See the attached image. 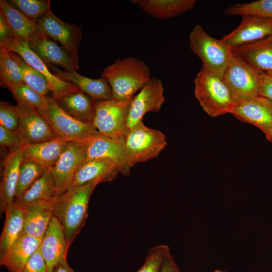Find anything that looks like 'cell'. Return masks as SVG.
Listing matches in <instances>:
<instances>
[{
    "label": "cell",
    "mask_w": 272,
    "mask_h": 272,
    "mask_svg": "<svg viewBox=\"0 0 272 272\" xmlns=\"http://www.w3.org/2000/svg\"><path fill=\"white\" fill-rule=\"evenodd\" d=\"M99 182L94 181L68 189L53 200V216L62 228L70 247L84 226L90 198Z\"/></svg>",
    "instance_id": "6da1fadb"
},
{
    "label": "cell",
    "mask_w": 272,
    "mask_h": 272,
    "mask_svg": "<svg viewBox=\"0 0 272 272\" xmlns=\"http://www.w3.org/2000/svg\"><path fill=\"white\" fill-rule=\"evenodd\" d=\"M101 75L111 89V99L118 101L131 99L151 79L149 66L129 56L117 59L104 68Z\"/></svg>",
    "instance_id": "7a4b0ae2"
},
{
    "label": "cell",
    "mask_w": 272,
    "mask_h": 272,
    "mask_svg": "<svg viewBox=\"0 0 272 272\" xmlns=\"http://www.w3.org/2000/svg\"><path fill=\"white\" fill-rule=\"evenodd\" d=\"M194 96L203 110L212 117L231 113L235 104L223 78L203 66L194 79Z\"/></svg>",
    "instance_id": "3957f363"
},
{
    "label": "cell",
    "mask_w": 272,
    "mask_h": 272,
    "mask_svg": "<svg viewBox=\"0 0 272 272\" xmlns=\"http://www.w3.org/2000/svg\"><path fill=\"white\" fill-rule=\"evenodd\" d=\"M188 40L189 48L201 60L202 66L223 78L233 56L232 48L222 38L217 39L210 36L199 25L193 27Z\"/></svg>",
    "instance_id": "277c9868"
},
{
    "label": "cell",
    "mask_w": 272,
    "mask_h": 272,
    "mask_svg": "<svg viewBox=\"0 0 272 272\" xmlns=\"http://www.w3.org/2000/svg\"><path fill=\"white\" fill-rule=\"evenodd\" d=\"M45 108L37 110L56 137L66 142H87L100 133L92 124L82 122L65 112L52 96H46Z\"/></svg>",
    "instance_id": "5b68a950"
},
{
    "label": "cell",
    "mask_w": 272,
    "mask_h": 272,
    "mask_svg": "<svg viewBox=\"0 0 272 272\" xmlns=\"http://www.w3.org/2000/svg\"><path fill=\"white\" fill-rule=\"evenodd\" d=\"M123 141L133 167L156 158L167 145L164 133L147 126L143 122L128 129L123 137Z\"/></svg>",
    "instance_id": "8992f818"
},
{
    "label": "cell",
    "mask_w": 272,
    "mask_h": 272,
    "mask_svg": "<svg viewBox=\"0 0 272 272\" xmlns=\"http://www.w3.org/2000/svg\"><path fill=\"white\" fill-rule=\"evenodd\" d=\"M132 98L126 100L110 99L96 101L92 124L100 134L114 139L123 138L126 131L128 111Z\"/></svg>",
    "instance_id": "52a82bcc"
},
{
    "label": "cell",
    "mask_w": 272,
    "mask_h": 272,
    "mask_svg": "<svg viewBox=\"0 0 272 272\" xmlns=\"http://www.w3.org/2000/svg\"><path fill=\"white\" fill-rule=\"evenodd\" d=\"M262 73L233 55L223 75L235 102L260 95Z\"/></svg>",
    "instance_id": "ba28073f"
},
{
    "label": "cell",
    "mask_w": 272,
    "mask_h": 272,
    "mask_svg": "<svg viewBox=\"0 0 272 272\" xmlns=\"http://www.w3.org/2000/svg\"><path fill=\"white\" fill-rule=\"evenodd\" d=\"M33 21L37 31L59 43L79 67L78 48L82 38L80 27L61 21L51 11Z\"/></svg>",
    "instance_id": "9c48e42d"
},
{
    "label": "cell",
    "mask_w": 272,
    "mask_h": 272,
    "mask_svg": "<svg viewBox=\"0 0 272 272\" xmlns=\"http://www.w3.org/2000/svg\"><path fill=\"white\" fill-rule=\"evenodd\" d=\"M0 48H4L17 54L28 64L41 73L48 83L52 97L57 102L67 94L79 90L75 85L61 80L52 73L47 64L24 40L14 38L4 47Z\"/></svg>",
    "instance_id": "30bf717a"
},
{
    "label": "cell",
    "mask_w": 272,
    "mask_h": 272,
    "mask_svg": "<svg viewBox=\"0 0 272 272\" xmlns=\"http://www.w3.org/2000/svg\"><path fill=\"white\" fill-rule=\"evenodd\" d=\"M164 102V88L161 81L157 78H151L131 101L126 131L143 122L144 116L147 113L160 111Z\"/></svg>",
    "instance_id": "8fae6325"
},
{
    "label": "cell",
    "mask_w": 272,
    "mask_h": 272,
    "mask_svg": "<svg viewBox=\"0 0 272 272\" xmlns=\"http://www.w3.org/2000/svg\"><path fill=\"white\" fill-rule=\"evenodd\" d=\"M19 116L17 132L23 145L42 143L57 138L47 120L31 106L17 104Z\"/></svg>",
    "instance_id": "7c38bea8"
},
{
    "label": "cell",
    "mask_w": 272,
    "mask_h": 272,
    "mask_svg": "<svg viewBox=\"0 0 272 272\" xmlns=\"http://www.w3.org/2000/svg\"><path fill=\"white\" fill-rule=\"evenodd\" d=\"M87 142L67 143L66 148L59 159L50 169L55 180V197L62 194L69 189L77 169L86 160Z\"/></svg>",
    "instance_id": "4fadbf2b"
},
{
    "label": "cell",
    "mask_w": 272,
    "mask_h": 272,
    "mask_svg": "<svg viewBox=\"0 0 272 272\" xmlns=\"http://www.w3.org/2000/svg\"><path fill=\"white\" fill-rule=\"evenodd\" d=\"M102 158L113 162L120 173L127 176L133 167L126 152L123 138L114 139L99 134L87 143L86 160Z\"/></svg>",
    "instance_id": "5bb4252c"
},
{
    "label": "cell",
    "mask_w": 272,
    "mask_h": 272,
    "mask_svg": "<svg viewBox=\"0 0 272 272\" xmlns=\"http://www.w3.org/2000/svg\"><path fill=\"white\" fill-rule=\"evenodd\" d=\"M241 121L251 124L265 134L272 127V101L261 95L235 102L231 112Z\"/></svg>",
    "instance_id": "9a60e30c"
},
{
    "label": "cell",
    "mask_w": 272,
    "mask_h": 272,
    "mask_svg": "<svg viewBox=\"0 0 272 272\" xmlns=\"http://www.w3.org/2000/svg\"><path fill=\"white\" fill-rule=\"evenodd\" d=\"M272 35V20L255 16H243L239 26L222 40L232 49Z\"/></svg>",
    "instance_id": "2e32d148"
},
{
    "label": "cell",
    "mask_w": 272,
    "mask_h": 272,
    "mask_svg": "<svg viewBox=\"0 0 272 272\" xmlns=\"http://www.w3.org/2000/svg\"><path fill=\"white\" fill-rule=\"evenodd\" d=\"M119 170L112 161L102 158L86 160L79 166L69 188L82 186L92 181L99 183L115 179Z\"/></svg>",
    "instance_id": "e0dca14e"
},
{
    "label": "cell",
    "mask_w": 272,
    "mask_h": 272,
    "mask_svg": "<svg viewBox=\"0 0 272 272\" xmlns=\"http://www.w3.org/2000/svg\"><path fill=\"white\" fill-rule=\"evenodd\" d=\"M23 145L9 152L4 160L0 186V210L5 213L13 205L17 186Z\"/></svg>",
    "instance_id": "ac0fdd59"
},
{
    "label": "cell",
    "mask_w": 272,
    "mask_h": 272,
    "mask_svg": "<svg viewBox=\"0 0 272 272\" xmlns=\"http://www.w3.org/2000/svg\"><path fill=\"white\" fill-rule=\"evenodd\" d=\"M69 248L60 224L53 216L39 247L50 272L55 265L66 258Z\"/></svg>",
    "instance_id": "d6986e66"
},
{
    "label": "cell",
    "mask_w": 272,
    "mask_h": 272,
    "mask_svg": "<svg viewBox=\"0 0 272 272\" xmlns=\"http://www.w3.org/2000/svg\"><path fill=\"white\" fill-rule=\"evenodd\" d=\"M232 49L233 55L256 71L263 73L272 71V35Z\"/></svg>",
    "instance_id": "ffe728a7"
},
{
    "label": "cell",
    "mask_w": 272,
    "mask_h": 272,
    "mask_svg": "<svg viewBox=\"0 0 272 272\" xmlns=\"http://www.w3.org/2000/svg\"><path fill=\"white\" fill-rule=\"evenodd\" d=\"M51 70L58 78L75 85L95 101L112 98L111 89L103 77L94 79L83 76L77 71H62L56 67H51Z\"/></svg>",
    "instance_id": "44dd1931"
},
{
    "label": "cell",
    "mask_w": 272,
    "mask_h": 272,
    "mask_svg": "<svg viewBox=\"0 0 272 272\" xmlns=\"http://www.w3.org/2000/svg\"><path fill=\"white\" fill-rule=\"evenodd\" d=\"M55 195V180L51 170L47 169L21 196L14 199L13 205L25 211L35 204L52 200Z\"/></svg>",
    "instance_id": "7402d4cb"
},
{
    "label": "cell",
    "mask_w": 272,
    "mask_h": 272,
    "mask_svg": "<svg viewBox=\"0 0 272 272\" xmlns=\"http://www.w3.org/2000/svg\"><path fill=\"white\" fill-rule=\"evenodd\" d=\"M0 13L6 21L15 38L22 39L28 44L41 34L34 22L26 17L9 1H0Z\"/></svg>",
    "instance_id": "603a6c76"
},
{
    "label": "cell",
    "mask_w": 272,
    "mask_h": 272,
    "mask_svg": "<svg viewBox=\"0 0 272 272\" xmlns=\"http://www.w3.org/2000/svg\"><path fill=\"white\" fill-rule=\"evenodd\" d=\"M29 44L46 64H55L70 72L79 69L64 48L42 33Z\"/></svg>",
    "instance_id": "cb8c5ba5"
},
{
    "label": "cell",
    "mask_w": 272,
    "mask_h": 272,
    "mask_svg": "<svg viewBox=\"0 0 272 272\" xmlns=\"http://www.w3.org/2000/svg\"><path fill=\"white\" fill-rule=\"evenodd\" d=\"M132 3L150 16L167 19L193 9L196 0H133Z\"/></svg>",
    "instance_id": "d4e9b609"
},
{
    "label": "cell",
    "mask_w": 272,
    "mask_h": 272,
    "mask_svg": "<svg viewBox=\"0 0 272 272\" xmlns=\"http://www.w3.org/2000/svg\"><path fill=\"white\" fill-rule=\"evenodd\" d=\"M66 145L67 143L57 138L42 143L23 145V158L34 161L50 169L56 164Z\"/></svg>",
    "instance_id": "484cf974"
},
{
    "label": "cell",
    "mask_w": 272,
    "mask_h": 272,
    "mask_svg": "<svg viewBox=\"0 0 272 272\" xmlns=\"http://www.w3.org/2000/svg\"><path fill=\"white\" fill-rule=\"evenodd\" d=\"M53 200L39 202L25 211L23 234L42 239L53 217Z\"/></svg>",
    "instance_id": "4316f807"
},
{
    "label": "cell",
    "mask_w": 272,
    "mask_h": 272,
    "mask_svg": "<svg viewBox=\"0 0 272 272\" xmlns=\"http://www.w3.org/2000/svg\"><path fill=\"white\" fill-rule=\"evenodd\" d=\"M41 239L23 234L5 257L1 265L9 272H20L33 254L39 248Z\"/></svg>",
    "instance_id": "83f0119b"
},
{
    "label": "cell",
    "mask_w": 272,
    "mask_h": 272,
    "mask_svg": "<svg viewBox=\"0 0 272 272\" xmlns=\"http://www.w3.org/2000/svg\"><path fill=\"white\" fill-rule=\"evenodd\" d=\"M96 101L79 90L65 95L58 102L60 107L76 119L92 124Z\"/></svg>",
    "instance_id": "f1b7e54d"
},
{
    "label": "cell",
    "mask_w": 272,
    "mask_h": 272,
    "mask_svg": "<svg viewBox=\"0 0 272 272\" xmlns=\"http://www.w3.org/2000/svg\"><path fill=\"white\" fill-rule=\"evenodd\" d=\"M5 213V222L0 238V260L3 259L23 234L25 211L12 205Z\"/></svg>",
    "instance_id": "f546056e"
},
{
    "label": "cell",
    "mask_w": 272,
    "mask_h": 272,
    "mask_svg": "<svg viewBox=\"0 0 272 272\" xmlns=\"http://www.w3.org/2000/svg\"><path fill=\"white\" fill-rule=\"evenodd\" d=\"M0 81L1 85L9 90L24 83L19 65L10 51L4 48H0Z\"/></svg>",
    "instance_id": "4dcf8cb0"
},
{
    "label": "cell",
    "mask_w": 272,
    "mask_h": 272,
    "mask_svg": "<svg viewBox=\"0 0 272 272\" xmlns=\"http://www.w3.org/2000/svg\"><path fill=\"white\" fill-rule=\"evenodd\" d=\"M46 169L34 161L23 158L20 166L15 198L21 196L44 174Z\"/></svg>",
    "instance_id": "1f68e13d"
},
{
    "label": "cell",
    "mask_w": 272,
    "mask_h": 272,
    "mask_svg": "<svg viewBox=\"0 0 272 272\" xmlns=\"http://www.w3.org/2000/svg\"><path fill=\"white\" fill-rule=\"evenodd\" d=\"M10 53L21 70L24 82L42 96H48L50 90L46 78L25 62L19 55L12 52H10Z\"/></svg>",
    "instance_id": "d6a6232c"
},
{
    "label": "cell",
    "mask_w": 272,
    "mask_h": 272,
    "mask_svg": "<svg viewBox=\"0 0 272 272\" xmlns=\"http://www.w3.org/2000/svg\"><path fill=\"white\" fill-rule=\"evenodd\" d=\"M228 16H255L272 20V0L237 3L227 9Z\"/></svg>",
    "instance_id": "836d02e7"
},
{
    "label": "cell",
    "mask_w": 272,
    "mask_h": 272,
    "mask_svg": "<svg viewBox=\"0 0 272 272\" xmlns=\"http://www.w3.org/2000/svg\"><path fill=\"white\" fill-rule=\"evenodd\" d=\"M9 90L17 104L28 105L37 110L43 109L46 106V97L42 96L24 82L11 88Z\"/></svg>",
    "instance_id": "e575fe53"
},
{
    "label": "cell",
    "mask_w": 272,
    "mask_h": 272,
    "mask_svg": "<svg viewBox=\"0 0 272 272\" xmlns=\"http://www.w3.org/2000/svg\"><path fill=\"white\" fill-rule=\"evenodd\" d=\"M9 2L26 17L33 21L51 11L49 0H11Z\"/></svg>",
    "instance_id": "d590c367"
},
{
    "label": "cell",
    "mask_w": 272,
    "mask_h": 272,
    "mask_svg": "<svg viewBox=\"0 0 272 272\" xmlns=\"http://www.w3.org/2000/svg\"><path fill=\"white\" fill-rule=\"evenodd\" d=\"M169 253V248L166 245L154 246L150 250L144 263L137 272H161L164 260Z\"/></svg>",
    "instance_id": "8d00e7d4"
},
{
    "label": "cell",
    "mask_w": 272,
    "mask_h": 272,
    "mask_svg": "<svg viewBox=\"0 0 272 272\" xmlns=\"http://www.w3.org/2000/svg\"><path fill=\"white\" fill-rule=\"evenodd\" d=\"M19 116L16 106L7 102L0 101V126L13 131H17Z\"/></svg>",
    "instance_id": "74e56055"
},
{
    "label": "cell",
    "mask_w": 272,
    "mask_h": 272,
    "mask_svg": "<svg viewBox=\"0 0 272 272\" xmlns=\"http://www.w3.org/2000/svg\"><path fill=\"white\" fill-rule=\"evenodd\" d=\"M0 145L1 148L9 149V152L23 145L17 131L7 129L2 126H0Z\"/></svg>",
    "instance_id": "f35d334b"
},
{
    "label": "cell",
    "mask_w": 272,
    "mask_h": 272,
    "mask_svg": "<svg viewBox=\"0 0 272 272\" xmlns=\"http://www.w3.org/2000/svg\"><path fill=\"white\" fill-rule=\"evenodd\" d=\"M20 272H50L39 248L30 257Z\"/></svg>",
    "instance_id": "ab89813d"
},
{
    "label": "cell",
    "mask_w": 272,
    "mask_h": 272,
    "mask_svg": "<svg viewBox=\"0 0 272 272\" xmlns=\"http://www.w3.org/2000/svg\"><path fill=\"white\" fill-rule=\"evenodd\" d=\"M14 38L6 21L0 13V47H5Z\"/></svg>",
    "instance_id": "60d3db41"
},
{
    "label": "cell",
    "mask_w": 272,
    "mask_h": 272,
    "mask_svg": "<svg viewBox=\"0 0 272 272\" xmlns=\"http://www.w3.org/2000/svg\"><path fill=\"white\" fill-rule=\"evenodd\" d=\"M259 95L268 98L272 101V78L266 73H262Z\"/></svg>",
    "instance_id": "b9f144b4"
},
{
    "label": "cell",
    "mask_w": 272,
    "mask_h": 272,
    "mask_svg": "<svg viewBox=\"0 0 272 272\" xmlns=\"http://www.w3.org/2000/svg\"><path fill=\"white\" fill-rule=\"evenodd\" d=\"M161 272H180L170 252L166 256L164 260Z\"/></svg>",
    "instance_id": "7bdbcfd3"
},
{
    "label": "cell",
    "mask_w": 272,
    "mask_h": 272,
    "mask_svg": "<svg viewBox=\"0 0 272 272\" xmlns=\"http://www.w3.org/2000/svg\"><path fill=\"white\" fill-rule=\"evenodd\" d=\"M51 272H74V271L68 265L66 258L55 265Z\"/></svg>",
    "instance_id": "ee69618b"
},
{
    "label": "cell",
    "mask_w": 272,
    "mask_h": 272,
    "mask_svg": "<svg viewBox=\"0 0 272 272\" xmlns=\"http://www.w3.org/2000/svg\"><path fill=\"white\" fill-rule=\"evenodd\" d=\"M265 135L269 141L272 142V127Z\"/></svg>",
    "instance_id": "f6af8a7d"
},
{
    "label": "cell",
    "mask_w": 272,
    "mask_h": 272,
    "mask_svg": "<svg viewBox=\"0 0 272 272\" xmlns=\"http://www.w3.org/2000/svg\"><path fill=\"white\" fill-rule=\"evenodd\" d=\"M214 272H226V271L223 270L216 269Z\"/></svg>",
    "instance_id": "bcb514c9"
},
{
    "label": "cell",
    "mask_w": 272,
    "mask_h": 272,
    "mask_svg": "<svg viewBox=\"0 0 272 272\" xmlns=\"http://www.w3.org/2000/svg\"><path fill=\"white\" fill-rule=\"evenodd\" d=\"M266 74H268L272 78V71L269 72Z\"/></svg>",
    "instance_id": "7dc6e473"
}]
</instances>
